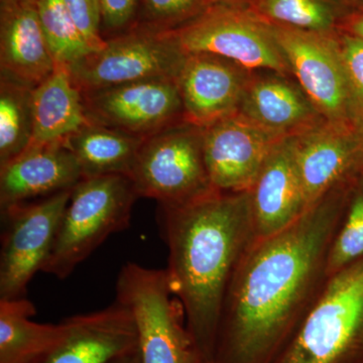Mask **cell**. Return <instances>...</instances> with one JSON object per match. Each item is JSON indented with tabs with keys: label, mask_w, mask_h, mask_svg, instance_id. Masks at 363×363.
<instances>
[{
	"label": "cell",
	"mask_w": 363,
	"mask_h": 363,
	"mask_svg": "<svg viewBox=\"0 0 363 363\" xmlns=\"http://www.w3.org/2000/svg\"><path fill=\"white\" fill-rule=\"evenodd\" d=\"M358 176L250 245L227 289L213 363H274L292 341L330 278L331 247Z\"/></svg>",
	"instance_id": "1"
},
{
	"label": "cell",
	"mask_w": 363,
	"mask_h": 363,
	"mask_svg": "<svg viewBox=\"0 0 363 363\" xmlns=\"http://www.w3.org/2000/svg\"><path fill=\"white\" fill-rule=\"evenodd\" d=\"M166 269L201 363H213L222 306L234 272L255 242L250 190L212 191L183 205H160Z\"/></svg>",
	"instance_id": "2"
},
{
	"label": "cell",
	"mask_w": 363,
	"mask_h": 363,
	"mask_svg": "<svg viewBox=\"0 0 363 363\" xmlns=\"http://www.w3.org/2000/svg\"><path fill=\"white\" fill-rule=\"evenodd\" d=\"M138 198L128 176L82 179L72 189L42 272L68 278L111 234L128 226Z\"/></svg>",
	"instance_id": "3"
},
{
	"label": "cell",
	"mask_w": 363,
	"mask_h": 363,
	"mask_svg": "<svg viewBox=\"0 0 363 363\" xmlns=\"http://www.w3.org/2000/svg\"><path fill=\"white\" fill-rule=\"evenodd\" d=\"M274 363H363V257L330 276Z\"/></svg>",
	"instance_id": "4"
},
{
	"label": "cell",
	"mask_w": 363,
	"mask_h": 363,
	"mask_svg": "<svg viewBox=\"0 0 363 363\" xmlns=\"http://www.w3.org/2000/svg\"><path fill=\"white\" fill-rule=\"evenodd\" d=\"M116 301L135 320L140 362L201 363L166 269L128 262L117 277Z\"/></svg>",
	"instance_id": "5"
},
{
	"label": "cell",
	"mask_w": 363,
	"mask_h": 363,
	"mask_svg": "<svg viewBox=\"0 0 363 363\" xmlns=\"http://www.w3.org/2000/svg\"><path fill=\"white\" fill-rule=\"evenodd\" d=\"M169 30L186 55H216L250 71L292 76L272 26L247 4H211L194 20Z\"/></svg>",
	"instance_id": "6"
},
{
	"label": "cell",
	"mask_w": 363,
	"mask_h": 363,
	"mask_svg": "<svg viewBox=\"0 0 363 363\" xmlns=\"http://www.w3.org/2000/svg\"><path fill=\"white\" fill-rule=\"evenodd\" d=\"M128 178L138 197L183 205L215 191L203 152V128L187 121L145 138Z\"/></svg>",
	"instance_id": "7"
},
{
	"label": "cell",
	"mask_w": 363,
	"mask_h": 363,
	"mask_svg": "<svg viewBox=\"0 0 363 363\" xmlns=\"http://www.w3.org/2000/svg\"><path fill=\"white\" fill-rule=\"evenodd\" d=\"M186 57L169 30L140 23L66 67L81 92H87L145 79L177 80Z\"/></svg>",
	"instance_id": "8"
},
{
	"label": "cell",
	"mask_w": 363,
	"mask_h": 363,
	"mask_svg": "<svg viewBox=\"0 0 363 363\" xmlns=\"http://www.w3.org/2000/svg\"><path fill=\"white\" fill-rule=\"evenodd\" d=\"M73 189V188H72ZM1 210L0 300L26 298L28 285L45 264L71 191Z\"/></svg>",
	"instance_id": "9"
},
{
	"label": "cell",
	"mask_w": 363,
	"mask_h": 363,
	"mask_svg": "<svg viewBox=\"0 0 363 363\" xmlns=\"http://www.w3.org/2000/svg\"><path fill=\"white\" fill-rule=\"evenodd\" d=\"M271 26L291 73L322 116L358 128L336 40L338 30L319 33Z\"/></svg>",
	"instance_id": "10"
},
{
	"label": "cell",
	"mask_w": 363,
	"mask_h": 363,
	"mask_svg": "<svg viewBox=\"0 0 363 363\" xmlns=\"http://www.w3.org/2000/svg\"><path fill=\"white\" fill-rule=\"evenodd\" d=\"M89 121L147 138L184 121L176 79L152 78L82 92Z\"/></svg>",
	"instance_id": "11"
},
{
	"label": "cell",
	"mask_w": 363,
	"mask_h": 363,
	"mask_svg": "<svg viewBox=\"0 0 363 363\" xmlns=\"http://www.w3.org/2000/svg\"><path fill=\"white\" fill-rule=\"evenodd\" d=\"M284 138L240 112L203 128L205 164L215 190H250L267 157Z\"/></svg>",
	"instance_id": "12"
},
{
	"label": "cell",
	"mask_w": 363,
	"mask_h": 363,
	"mask_svg": "<svg viewBox=\"0 0 363 363\" xmlns=\"http://www.w3.org/2000/svg\"><path fill=\"white\" fill-rule=\"evenodd\" d=\"M252 72L216 55H187L176 80L184 121L206 128L238 112Z\"/></svg>",
	"instance_id": "13"
},
{
	"label": "cell",
	"mask_w": 363,
	"mask_h": 363,
	"mask_svg": "<svg viewBox=\"0 0 363 363\" xmlns=\"http://www.w3.org/2000/svg\"><path fill=\"white\" fill-rule=\"evenodd\" d=\"M298 173L308 206L338 184L363 171V130L324 121L294 136Z\"/></svg>",
	"instance_id": "14"
},
{
	"label": "cell",
	"mask_w": 363,
	"mask_h": 363,
	"mask_svg": "<svg viewBox=\"0 0 363 363\" xmlns=\"http://www.w3.org/2000/svg\"><path fill=\"white\" fill-rule=\"evenodd\" d=\"M66 321L64 337L33 363H114L138 348L133 315L117 301Z\"/></svg>",
	"instance_id": "15"
},
{
	"label": "cell",
	"mask_w": 363,
	"mask_h": 363,
	"mask_svg": "<svg viewBox=\"0 0 363 363\" xmlns=\"http://www.w3.org/2000/svg\"><path fill=\"white\" fill-rule=\"evenodd\" d=\"M255 240L297 220L308 206L295 156L294 136L274 147L250 189Z\"/></svg>",
	"instance_id": "16"
},
{
	"label": "cell",
	"mask_w": 363,
	"mask_h": 363,
	"mask_svg": "<svg viewBox=\"0 0 363 363\" xmlns=\"http://www.w3.org/2000/svg\"><path fill=\"white\" fill-rule=\"evenodd\" d=\"M82 179L80 164L65 143L28 147L0 167L1 210L70 190Z\"/></svg>",
	"instance_id": "17"
},
{
	"label": "cell",
	"mask_w": 363,
	"mask_h": 363,
	"mask_svg": "<svg viewBox=\"0 0 363 363\" xmlns=\"http://www.w3.org/2000/svg\"><path fill=\"white\" fill-rule=\"evenodd\" d=\"M238 112L285 138L302 135L326 121L297 81L271 71L252 72Z\"/></svg>",
	"instance_id": "18"
},
{
	"label": "cell",
	"mask_w": 363,
	"mask_h": 363,
	"mask_svg": "<svg viewBox=\"0 0 363 363\" xmlns=\"http://www.w3.org/2000/svg\"><path fill=\"white\" fill-rule=\"evenodd\" d=\"M56 66L40 26L35 0L1 2V76L33 88L49 77Z\"/></svg>",
	"instance_id": "19"
},
{
	"label": "cell",
	"mask_w": 363,
	"mask_h": 363,
	"mask_svg": "<svg viewBox=\"0 0 363 363\" xmlns=\"http://www.w3.org/2000/svg\"><path fill=\"white\" fill-rule=\"evenodd\" d=\"M33 128L30 147L65 143L89 123L82 92L68 69L57 65L54 72L32 91Z\"/></svg>",
	"instance_id": "20"
},
{
	"label": "cell",
	"mask_w": 363,
	"mask_h": 363,
	"mask_svg": "<svg viewBox=\"0 0 363 363\" xmlns=\"http://www.w3.org/2000/svg\"><path fill=\"white\" fill-rule=\"evenodd\" d=\"M145 138L89 121L65 143L76 157L83 179L130 176Z\"/></svg>",
	"instance_id": "21"
},
{
	"label": "cell",
	"mask_w": 363,
	"mask_h": 363,
	"mask_svg": "<svg viewBox=\"0 0 363 363\" xmlns=\"http://www.w3.org/2000/svg\"><path fill=\"white\" fill-rule=\"evenodd\" d=\"M35 314L28 298L0 300V363H33L64 337L66 319L39 324L30 320Z\"/></svg>",
	"instance_id": "22"
},
{
	"label": "cell",
	"mask_w": 363,
	"mask_h": 363,
	"mask_svg": "<svg viewBox=\"0 0 363 363\" xmlns=\"http://www.w3.org/2000/svg\"><path fill=\"white\" fill-rule=\"evenodd\" d=\"M269 25L333 33L346 14L335 0H250L247 4Z\"/></svg>",
	"instance_id": "23"
},
{
	"label": "cell",
	"mask_w": 363,
	"mask_h": 363,
	"mask_svg": "<svg viewBox=\"0 0 363 363\" xmlns=\"http://www.w3.org/2000/svg\"><path fill=\"white\" fill-rule=\"evenodd\" d=\"M33 88L1 76L0 81V167L30 145L33 118Z\"/></svg>",
	"instance_id": "24"
},
{
	"label": "cell",
	"mask_w": 363,
	"mask_h": 363,
	"mask_svg": "<svg viewBox=\"0 0 363 363\" xmlns=\"http://www.w3.org/2000/svg\"><path fill=\"white\" fill-rule=\"evenodd\" d=\"M35 4L57 65L70 66L94 52L74 23L64 0H35Z\"/></svg>",
	"instance_id": "25"
},
{
	"label": "cell",
	"mask_w": 363,
	"mask_h": 363,
	"mask_svg": "<svg viewBox=\"0 0 363 363\" xmlns=\"http://www.w3.org/2000/svg\"><path fill=\"white\" fill-rule=\"evenodd\" d=\"M363 257V171L357 177L329 255V276Z\"/></svg>",
	"instance_id": "26"
},
{
	"label": "cell",
	"mask_w": 363,
	"mask_h": 363,
	"mask_svg": "<svg viewBox=\"0 0 363 363\" xmlns=\"http://www.w3.org/2000/svg\"><path fill=\"white\" fill-rule=\"evenodd\" d=\"M210 0H140L145 23L159 30H174L204 13Z\"/></svg>",
	"instance_id": "27"
},
{
	"label": "cell",
	"mask_w": 363,
	"mask_h": 363,
	"mask_svg": "<svg viewBox=\"0 0 363 363\" xmlns=\"http://www.w3.org/2000/svg\"><path fill=\"white\" fill-rule=\"evenodd\" d=\"M336 40L350 88L353 118L363 130V40L340 30Z\"/></svg>",
	"instance_id": "28"
},
{
	"label": "cell",
	"mask_w": 363,
	"mask_h": 363,
	"mask_svg": "<svg viewBox=\"0 0 363 363\" xmlns=\"http://www.w3.org/2000/svg\"><path fill=\"white\" fill-rule=\"evenodd\" d=\"M78 30L94 51L101 49L105 39L101 35L100 0H64Z\"/></svg>",
	"instance_id": "29"
},
{
	"label": "cell",
	"mask_w": 363,
	"mask_h": 363,
	"mask_svg": "<svg viewBox=\"0 0 363 363\" xmlns=\"http://www.w3.org/2000/svg\"><path fill=\"white\" fill-rule=\"evenodd\" d=\"M140 0H100L101 28L111 32L131 28Z\"/></svg>",
	"instance_id": "30"
},
{
	"label": "cell",
	"mask_w": 363,
	"mask_h": 363,
	"mask_svg": "<svg viewBox=\"0 0 363 363\" xmlns=\"http://www.w3.org/2000/svg\"><path fill=\"white\" fill-rule=\"evenodd\" d=\"M338 30L363 40V9L345 14L339 23Z\"/></svg>",
	"instance_id": "31"
},
{
	"label": "cell",
	"mask_w": 363,
	"mask_h": 363,
	"mask_svg": "<svg viewBox=\"0 0 363 363\" xmlns=\"http://www.w3.org/2000/svg\"><path fill=\"white\" fill-rule=\"evenodd\" d=\"M342 7L346 14L363 9V0H335Z\"/></svg>",
	"instance_id": "32"
},
{
	"label": "cell",
	"mask_w": 363,
	"mask_h": 363,
	"mask_svg": "<svg viewBox=\"0 0 363 363\" xmlns=\"http://www.w3.org/2000/svg\"><path fill=\"white\" fill-rule=\"evenodd\" d=\"M114 363H142L140 362V352L138 350L131 351L128 354L123 355Z\"/></svg>",
	"instance_id": "33"
},
{
	"label": "cell",
	"mask_w": 363,
	"mask_h": 363,
	"mask_svg": "<svg viewBox=\"0 0 363 363\" xmlns=\"http://www.w3.org/2000/svg\"><path fill=\"white\" fill-rule=\"evenodd\" d=\"M211 4H247L250 0H210Z\"/></svg>",
	"instance_id": "34"
},
{
	"label": "cell",
	"mask_w": 363,
	"mask_h": 363,
	"mask_svg": "<svg viewBox=\"0 0 363 363\" xmlns=\"http://www.w3.org/2000/svg\"><path fill=\"white\" fill-rule=\"evenodd\" d=\"M0 1H1V2H6V1H9V0H0Z\"/></svg>",
	"instance_id": "35"
}]
</instances>
